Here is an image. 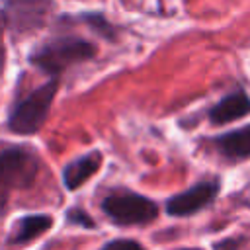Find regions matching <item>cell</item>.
I'll list each match as a JSON object with an SVG mask.
<instances>
[{
	"instance_id": "6da1fadb",
	"label": "cell",
	"mask_w": 250,
	"mask_h": 250,
	"mask_svg": "<svg viewBox=\"0 0 250 250\" xmlns=\"http://www.w3.org/2000/svg\"><path fill=\"white\" fill-rule=\"evenodd\" d=\"M98 49L92 41L76 35H61L37 45L29 53V62L51 78H59V74H62L72 64L92 61Z\"/></svg>"
},
{
	"instance_id": "7a4b0ae2",
	"label": "cell",
	"mask_w": 250,
	"mask_h": 250,
	"mask_svg": "<svg viewBox=\"0 0 250 250\" xmlns=\"http://www.w3.org/2000/svg\"><path fill=\"white\" fill-rule=\"evenodd\" d=\"M59 92V78H51L25 96L18 98L10 111L6 125L16 135H35L45 125L47 115L51 111L53 100Z\"/></svg>"
},
{
	"instance_id": "3957f363",
	"label": "cell",
	"mask_w": 250,
	"mask_h": 250,
	"mask_svg": "<svg viewBox=\"0 0 250 250\" xmlns=\"http://www.w3.org/2000/svg\"><path fill=\"white\" fill-rule=\"evenodd\" d=\"M39 172L35 150L23 145H12L0 150V217L4 215L12 189L29 188Z\"/></svg>"
},
{
	"instance_id": "277c9868",
	"label": "cell",
	"mask_w": 250,
	"mask_h": 250,
	"mask_svg": "<svg viewBox=\"0 0 250 250\" xmlns=\"http://www.w3.org/2000/svg\"><path fill=\"white\" fill-rule=\"evenodd\" d=\"M102 211L117 227H143L158 217V205L131 189L109 191L102 199Z\"/></svg>"
},
{
	"instance_id": "5b68a950",
	"label": "cell",
	"mask_w": 250,
	"mask_h": 250,
	"mask_svg": "<svg viewBox=\"0 0 250 250\" xmlns=\"http://www.w3.org/2000/svg\"><path fill=\"white\" fill-rule=\"evenodd\" d=\"M53 8V0H2L0 18L14 37H21L41 29Z\"/></svg>"
},
{
	"instance_id": "8992f818",
	"label": "cell",
	"mask_w": 250,
	"mask_h": 250,
	"mask_svg": "<svg viewBox=\"0 0 250 250\" xmlns=\"http://www.w3.org/2000/svg\"><path fill=\"white\" fill-rule=\"evenodd\" d=\"M221 189V180L219 178H207L199 180L186 191H180L172 195L166 201V213L170 217H191L205 207H209L215 197L219 195Z\"/></svg>"
},
{
	"instance_id": "52a82bcc",
	"label": "cell",
	"mask_w": 250,
	"mask_h": 250,
	"mask_svg": "<svg viewBox=\"0 0 250 250\" xmlns=\"http://www.w3.org/2000/svg\"><path fill=\"white\" fill-rule=\"evenodd\" d=\"M246 115H250V96L240 88L221 98L207 111V119L211 125H227Z\"/></svg>"
},
{
	"instance_id": "ba28073f",
	"label": "cell",
	"mask_w": 250,
	"mask_h": 250,
	"mask_svg": "<svg viewBox=\"0 0 250 250\" xmlns=\"http://www.w3.org/2000/svg\"><path fill=\"white\" fill-rule=\"evenodd\" d=\"M213 148L219 156L229 162H240L250 158V123L232 131H227L219 137L211 139Z\"/></svg>"
},
{
	"instance_id": "9c48e42d",
	"label": "cell",
	"mask_w": 250,
	"mask_h": 250,
	"mask_svg": "<svg viewBox=\"0 0 250 250\" xmlns=\"http://www.w3.org/2000/svg\"><path fill=\"white\" fill-rule=\"evenodd\" d=\"M102 152L100 150H90L74 160H70L64 168H62V184L66 189H78L80 186H84L102 166Z\"/></svg>"
},
{
	"instance_id": "30bf717a",
	"label": "cell",
	"mask_w": 250,
	"mask_h": 250,
	"mask_svg": "<svg viewBox=\"0 0 250 250\" xmlns=\"http://www.w3.org/2000/svg\"><path fill=\"white\" fill-rule=\"evenodd\" d=\"M51 227H53V217L51 215H43V213L25 215L16 223L14 232L8 240L12 244H27V242L35 240L37 236H41L43 232H47Z\"/></svg>"
},
{
	"instance_id": "8fae6325",
	"label": "cell",
	"mask_w": 250,
	"mask_h": 250,
	"mask_svg": "<svg viewBox=\"0 0 250 250\" xmlns=\"http://www.w3.org/2000/svg\"><path fill=\"white\" fill-rule=\"evenodd\" d=\"M76 21H82L86 27H90L96 35L104 37L105 41H117L119 37V27L115 23H111L104 14L100 12H86V14H80L74 18Z\"/></svg>"
},
{
	"instance_id": "7c38bea8",
	"label": "cell",
	"mask_w": 250,
	"mask_h": 250,
	"mask_svg": "<svg viewBox=\"0 0 250 250\" xmlns=\"http://www.w3.org/2000/svg\"><path fill=\"white\" fill-rule=\"evenodd\" d=\"M66 223L82 229H96V221L82 209V207H70L66 211Z\"/></svg>"
},
{
	"instance_id": "4fadbf2b",
	"label": "cell",
	"mask_w": 250,
	"mask_h": 250,
	"mask_svg": "<svg viewBox=\"0 0 250 250\" xmlns=\"http://www.w3.org/2000/svg\"><path fill=\"white\" fill-rule=\"evenodd\" d=\"M100 250H145V248L133 238H113L107 240Z\"/></svg>"
},
{
	"instance_id": "5bb4252c",
	"label": "cell",
	"mask_w": 250,
	"mask_h": 250,
	"mask_svg": "<svg viewBox=\"0 0 250 250\" xmlns=\"http://www.w3.org/2000/svg\"><path fill=\"white\" fill-rule=\"evenodd\" d=\"M244 242H246L244 236H230V238L217 240V242L213 244V248H215V250H238Z\"/></svg>"
},
{
	"instance_id": "9a60e30c",
	"label": "cell",
	"mask_w": 250,
	"mask_h": 250,
	"mask_svg": "<svg viewBox=\"0 0 250 250\" xmlns=\"http://www.w3.org/2000/svg\"><path fill=\"white\" fill-rule=\"evenodd\" d=\"M4 62H6V49H4V21H2V18H0V74H2Z\"/></svg>"
},
{
	"instance_id": "2e32d148",
	"label": "cell",
	"mask_w": 250,
	"mask_h": 250,
	"mask_svg": "<svg viewBox=\"0 0 250 250\" xmlns=\"http://www.w3.org/2000/svg\"><path fill=\"white\" fill-rule=\"evenodd\" d=\"M178 250H201V248H178Z\"/></svg>"
}]
</instances>
